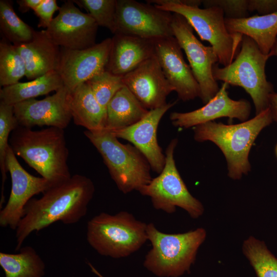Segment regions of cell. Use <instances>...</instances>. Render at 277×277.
Here are the masks:
<instances>
[{
  "label": "cell",
  "instance_id": "1",
  "mask_svg": "<svg viewBox=\"0 0 277 277\" xmlns=\"http://www.w3.org/2000/svg\"><path fill=\"white\" fill-rule=\"evenodd\" d=\"M94 191L90 179L76 174L51 186L41 197L31 199L15 230V251H19L25 240L34 231L38 232L57 222L68 225L79 222L86 215Z\"/></svg>",
  "mask_w": 277,
  "mask_h": 277
},
{
  "label": "cell",
  "instance_id": "11",
  "mask_svg": "<svg viewBox=\"0 0 277 277\" xmlns=\"http://www.w3.org/2000/svg\"><path fill=\"white\" fill-rule=\"evenodd\" d=\"M171 27L188 60L193 74L199 84V97L205 104L212 98L220 88L212 74L218 57L211 46L204 45L194 35L193 29L181 15L173 13Z\"/></svg>",
  "mask_w": 277,
  "mask_h": 277
},
{
  "label": "cell",
  "instance_id": "2",
  "mask_svg": "<svg viewBox=\"0 0 277 277\" xmlns=\"http://www.w3.org/2000/svg\"><path fill=\"white\" fill-rule=\"evenodd\" d=\"M64 130L48 127L34 130L18 126L10 137L9 144L14 154L52 186L72 176L67 163L69 150Z\"/></svg>",
  "mask_w": 277,
  "mask_h": 277
},
{
  "label": "cell",
  "instance_id": "20",
  "mask_svg": "<svg viewBox=\"0 0 277 277\" xmlns=\"http://www.w3.org/2000/svg\"><path fill=\"white\" fill-rule=\"evenodd\" d=\"M106 70L123 76L155 55L154 40L123 34H115Z\"/></svg>",
  "mask_w": 277,
  "mask_h": 277
},
{
  "label": "cell",
  "instance_id": "29",
  "mask_svg": "<svg viewBox=\"0 0 277 277\" xmlns=\"http://www.w3.org/2000/svg\"><path fill=\"white\" fill-rule=\"evenodd\" d=\"M3 38L0 42V86L17 83L26 76L25 61L16 47Z\"/></svg>",
  "mask_w": 277,
  "mask_h": 277
},
{
  "label": "cell",
  "instance_id": "7",
  "mask_svg": "<svg viewBox=\"0 0 277 277\" xmlns=\"http://www.w3.org/2000/svg\"><path fill=\"white\" fill-rule=\"evenodd\" d=\"M272 55L263 53L254 41L243 35L241 49L228 66L220 67L215 64L212 74L215 81L243 88L251 97L259 114L269 107V97L274 92L273 84L268 81L265 67Z\"/></svg>",
  "mask_w": 277,
  "mask_h": 277
},
{
  "label": "cell",
  "instance_id": "10",
  "mask_svg": "<svg viewBox=\"0 0 277 277\" xmlns=\"http://www.w3.org/2000/svg\"><path fill=\"white\" fill-rule=\"evenodd\" d=\"M173 13L153 4L134 0H116L115 34L156 40L174 36Z\"/></svg>",
  "mask_w": 277,
  "mask_h": 277
},
{
  "label": "cell",
  "instance_id": "36",
  "mask_svg": "<svg viewBox=\"0 0 277 277\" xmlns=\"http://www.w3.org/2000/svg\"><path fill=\"white\" fill-rule=\"evenodd\" d=\"M43 0H17L16 3L22 13H26L30 10H34Z\"/></svg>",
  "mask_w": 277,
  "mask_h": 277
},
{
  "label": "cell",
  "instance_id": "18",
  "mask_svg": "<svg viewBox=\"0 0 277 277\" xmlns=\"http://www.w3.org/2000/svg\"><path fill=\"white\" fill-rule=\"evenodd\" d=\"M176 103V101L167 103L149 110L143 118L129 127L110 131L117 138L130 142L145 157L151 170L158 174L164 167L166 157L158 143L157 128L164 115Z\"/></svg>",
  "mask_w": 277,
  "mask_h": 277
},
{
  "label": "cell",
  "instance_id": "12",
  "mask_svg": "<svg viewBox=\"0 0 277 277\" xmlns=\"http://www.w3.org/2000/svg\"><path fill=\"white\" fill-rule=\"evenodd\" d=\"M6 165L11 176V189L6 205L0 211V226L15 230L28 202L52 185L44 177L28 172L18 162L10 146L7 150Z\"/></svg>",
  "mask_w": 277,
  "mask_h": 277
},
{
  "label": "cell",
  "instance_id": "4",
  "mask_svg": "<svg viewBox=\"0 0 277 277\" xmlns=\"http://www.w3.org/2000/svg\"><path fill=\"white\" fill-rule=\"evenodd\" d=\"M152 248L146 254L144 267L157 277H180L190 271L207 232L202 227L182 233H166L153 223L147 226Z\"/></svg>",
  "mask_w": 277,
  "mask_h": 277
},
{
  "label": "cell",
  "instance_id": "28",
  "mask_svg": "<svg viewBox=\"0 0 277 277\" xmlns=\"http://www.w3.org/2000/svg\"><path fill=\"white\" fill-rule=\"evenodd\" d=\"M0 29L5 39L14 46L31 41L35 32L18 16L10 0L0 1Z\"/></svg>",
  "mask_w": 277,
  "mask_h": 277
},
{
  "label": "cell",
  "instance_id": "30",
  "mask_svg": "<svg viewBox=\"0 0 277 277\" xmlns=\"http://www.w3.org/2000/svg\"><path fill=\"white\" fill-rule=\"evenodd\" d=\"M19 126L13 111V106L0 101V169L2 174V190L0 208L5 202L4 184L8 172L6 159L8 147V140L11 132Z\"/></svg>",
  "mask_w": 277,
  "mask_h": 277
},
{
  "label": "cell",
  "instance_id": "6",
  "mask_svg": "<svg viewBox=\"0 0 277 277\" xmlns=\"http://www.w3.org/2000/svg\"><path fill=\"white\" fill-rule=\"evenodd\" d=\"M147 224L130 213L101 212L87 223L86 239L99 254L113 259L127 257L148 241Z\"/></svg>",
  "mask_w": 277,
  "mask_h": 277
},
{
  "label": "cell",
  "instance_id": "19",
  "mask_svg": "<svg viewBox=\"0 0 277 277\" xmlns=\"http://www.w3.org/2000/svg\"><path fill=\"white\" fill-rule=\"evenodd\" d=\"M228 86L224 83L215 95L200 108L187 112H171V124L176 127L189 128L222 117L247 121L251 110L250 102L231 99L227 91Z\"/></svg>",
  "mask_w": 277,
  "mask_h": 277
},
{
  "label": "cell",
  "instance_id": "15",
  "mask_svg": "<svg viewBox=\"0 0 277 277\" xmlns=\"http://www.w3.org/2000/svg\"><path fill=\"white\" fill-rule=\"evenodd\" d=\"M68 94L64 86L42 100L32 98L14 105L13 111L18 125L30 128L47 126L64 129L72 119Z\"/></svg>",
  "mask_w": 277,
  "mask_h": 277
},
{
  "label": "cell",
  "instance_id": "8",
  "mask_svg": "<svg viewBox=\"0 0 277 277\" xmlns=\"http://www.w3.org/2000/svg\"><path fill=\"white\" fill-rule=\"evenodd\" d=\"M157 8L183 16L202 41L208 42L216 53L219 63L230 64L238 54L243 35L227 30L223 11L217 7L202 9L187 6L179 0H148Z\"/></svg>",
  "mask_w": 277,
  "mask_h": 277
},
{
  "label": "cell",
  "instance_id": "23",
  "mask_svg": "<svg viewBox=\"0 0 277 277\" xmlns=\"http://www.w3.org/2000/svg\"><path fill=\"white\" fill-rule=\"evenodd\" d=\"M225 23L229 32L250 37L263 53H270L277 38V12L239 19L225 17Z\"/></svg>",
  "mask_w": 277,
  "mask_h": 277
},
{
  "label": "cell",
  "instance_id": "32",
  "mask_svg": "<svg viewBox=\"0 0 277 277\" xmlns=\"http://www.w3.org/2000/svg\"><path fill=\"white\" fill-rule=\"evenodd\" d=\"M86 83L91 87L97 102L106 110L111 98L124 86L123 76L114 75L106 70Z\"/></svg>",
  "mask_w": 277,
  "mask_h": 277
},
{
  "label": "cell",
  "instance_id": "35",
  "mask_svg": "<svg viewBox=\"0 0 277 277\" xmlns=\"http://www.w3.org/2000/svg\"><path fill=\"white\" fill-rule=\"evenodd\" d=\"M248 10L256 11L261 15L276 12L277 0H248Z\"/></svg>",
  "mask_w": 277,
  "mask_h": 277
},
{
  "label": "cell",
  "instance_id": "3",
  "mask_svg": "<svg viewBox=\"0 0 277 277\" xmlns=\"http://www.w3.org/2000/svg\"><path fill=\"white\" fill-rule=\"evenodd\" d=\"M273 122L270 109L238 124L226 125L213 121L193 127L194 138L198 142L210 141L222 151L227 164L228 175L240 180L251 170L249 154L255 139Z\"/></svg>",
  "mask_w": 277,
  "mask_h": 277
},
{
  "label": "cell",
  "instance_id": "33",
  "mask_svg": "<svg viewBox=\"0 0 277 277\" xmlns=\"http://www.w3.org/2000/svg\"><path fill=\"white\" fill-rule=\"evenodd\" d=\"M202 4L205 8H221L227 18L239 19L248 17V0H204Z\"/></svg>",
  "mask_w": 277,
  "mask_h": 277
},
{
  "label": "cell",
  "instance_id": "5",
  "mask_svg": "<svg viewBox=\"0 0 277 277\" xmlns=\"http://www.w3.org/2000/svg\"><path fill=\"white\" fill-rule=\"evenodd\" d=\"M84 133L100 153L112 179L122 192L139 191L152 180L148 161L133 145L121 143L106 129L86 130Z\"/></svg>",
  "mask_w": 277,
  "mask_h": 277
},
{
  "label": "cell",
  "instance_id": "13",
  "mask_svg": "<svg viewBox=\"0 0 277 277\" xmlns=\"http://www.w3.org/2000/svg\"><path fill=\"white\" fill-rule=\"evenodd\" d=\"M98 25L88 13L82 12L72 1H65L58 13L45 30L61 48L82 50L95 44Z\"/></svg>",
  "mask_w": 277,
  "mask_h": 277
},
{
  "label": "cell",
  "instance_id": "25",
  "mask_svg": "<svg viewBox=\"0 0 277 277\" xmlns=\"http://www.w3.org/2000/svg\"><path fill=\"white\" fill-rule=\"evenodd\" d=\"M63 87L62 80L55 70L27 82H18L2 87L0 89V98L4 103L14 106L52 91L56 92Z\"/></svg>",
  "mask_w": 277,
  "mask_h": 277
},
{
  "label": "cell",
  "instance_id": "37",
  "mask_svg": "<svg viewBox=\"0 0 277 277\" xmlns=\"http://www.w3.org/2000/svg\"><path fill=\"white\" fill-rule=\"evenodd\" d=\"M269 109L270 110L273 121L277 123V93L273 92L269 97Z\"/></svg>",
  "mask_w": 277,
  "mask_h": 277
},
{
  "label": "cell",
  "instance_id": "34",
  "mask_svg": "<svg viewBox=\"0 0 277 277\" xmlns=\"http://www.w3.org/2000/svg\"><path fill=\"white\" fill-rule=\"evenodd\" d=\"M60 8L56 0H43L33 10L39 18L37 27L48 28L53 19L54 12Z\"/></svg>",
  "mask_w": 277,
  "mask_h": 277
},
{
  "label": "cell",
  "instance_id": "31",
  "mask_svg": "<svg viewBox=\"0 0 277 277\" xmlns=\"http://www.w3.org/2000/svg\"><path fill=\"white\" fill-rule=\"evenodd\" d=\"M74 3L85 9L98 26L115 32L116 0H74Z\"/></svg>",
  "mask_w": 277,
  "mask_h": 277
},
{
  "label": "cell",
  "instance_id": "38",
  "mask_svg": "<svg viewBox=\"0 0 277 277\" xmlns=\"http://www.w3.org/2000/svg\"><path fill=\"white\" fill-rule=\"evenodd\" d=\"M88 265L90 268L91 271L92 273L95 274L98 277H105L103 274H102L90 262H88Z\"/></svg>",
  "mask_w": 277,
  "mask_h": 277
},
{
  "label": "cell",
  "instance_id": "17",
  "mask_svg": "<svg viewBox=\"0 0 277 277\" xmlns=\"http://www.w3.org/2000/svg\"><path fill=\"white\" fill-rule=\"evenodd\" d=\"M123 81L124 86L149 110L165 105L167 96L174 91L155 55L123 76Z\"/></svg>",
  "mask_w": 277,
  "mask_h": 277
},
{
  "label": "cell",
  "instance_id": "39",
  "mask_svg": "<svg viewBox=\"0 0 277 277\" xmlns=\"http://www.w3.org/2000/svg\"><path fill=\"white\" fill-rule=\"evenodd\" d=\"M270 53L271 54L272 56L274 55L277 57V38Z\"/></svg>",
  "mask_w": 277,
  "mask_h": 277
},
{
  "label": "cell",
  "instance_id": "26",
  "mask_svg": "<svg viewBox=\"0 0 277 277\" xmlns=\"http://www.w3.org/2000/svg\"><path fill=\"white\" fill-rule=\"evenodd\" d=\"M0 266L5 277H43L45 264L30 246L21 247L17 253L0 252Z\"/></svg>",
  "mask_w": 277,
  "mask_h": 277
},
{
  "label": "cell",
  "instance_id": "16",
  "mask_svg": "<svg viewBox=\"0 0 277 277\" xmlns=\"http://www.w3.org/2000/svg\"><path fill=\"white\" fill-rule=\"evenodd\" d=\"M154 52L165 76L184 102L200 96V90L174 36L154 40Z\"/></svg>",
  "mask_w": 277,
  "mask_h": 277
},
{
  "label": "cell",
  "instance_id": "14",
  "mask_svg": "<svg viewBox=\"0 0 277 277\" xmlns=\"http://www.w3.org/2000/svg\"><path fill=\"white\" fill-rule=\"evenodd\" d=\"M112 42L107 38L82 50L61 47L56 71L69 92L106 70Z\"/></svg>",
  "mask_w": 277,
  "mask_h": 277
},
{
  "label": "cell",
  "instance_id": "9",
  "mask_svg": "<svg viewBox=\"0 0 277 277\" xmlns=\"http://www.w3.org/2000/svg\"><path fill=\"white\" fill-rule=\"evenodd\" d=\"M178 140L173 138L165 151V164L159 175L143 187L139 192L150 198L153 208L171 214L176 207L185 210L193 219L203 215L202 203L189 191L176 168L174 153Z\"/></svg>",
  "mask_w": 277,
  "mask_h": 277
},
{
  "label": "cell",
  "instance_id": "21",
  "mask_svg": "<svg viewBox=\"0 0 277 277\" xmlns=\"http://www.w3.org/2000/svg\"><path fill=\"white\" fill-rule=\"evenodd\" d=\"M15 46L25 61L28 80L56 70L61 47L50 38L45 30L35 31L31 41Z\"/></svg>",
  "mask_w": 277,
  "mask_h": 277
},
{
  "label": "cell",
  "instance_id": "22",
  "mask_svg": "<svg viewBox=\"0 0 277 277\" xmlns=\"http://www.w3.org/2000/svg\"><path fill=\"white\" fill-rule=\"evenodd\" d=\"M68 102L75 125L89 131L105 129L106 110L97 102L87 83L69 92Z\"/></svg>",
  "mask_w": 277,
  "mask_h": 277
},
{
  "label": "cell",
  "instance_id": "24",
  "mask_svg": "<svg viewBox=\"0 0 277 277\" xmlns=\"http://www.w3.org/2000/svg\"><path fill=\"white\" fill-rule=\"evenodd\" d=\"M149 111L124 86L107 105L105 129L113 131L129 127L143 118Z\"/></svg>",
  "mask_w": 277,
  "mask_h": 277
},
{
  "label": "cell",
  "instance_id": "27",
  "mask_svg": "<svg viewBox=\"0 0 277 277\" xmlns=\"http://www.w3.org/2000/svg\"><path fill=\"white\" fill-rule=\"evenodd\" d=\"M242 249L258 277H277V258L264 241L250 236L243 242Z\"/></svg>",
  "mask_w": 277,
  "mask_h": 277
},
{
  "label": "cell",
  "instance_id": "40",
  "mask_svg": "<svg viewBox=\"0 0 277 277\" xmlns=\"http://www.w3.org/2000/svg\"><path fill=\"white\" fill-rule=\"evenodd\" d=\"M275 153L276 156L277 157V144L275 147Z\"/></svg>",
  "mask_w": 277,
  "mask_h": 277
}]
</instances>
